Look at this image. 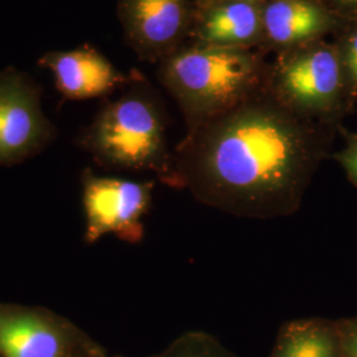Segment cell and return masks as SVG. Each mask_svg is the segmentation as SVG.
I'll list each match as a JSON object with an SVG mask.
<instances>
[{
  "label": "cell",
  "instance_id": "obj_1",
  "mask_svg": "<svg viewBox=\"0 0 357 357\" xmlns=\"http://www.w3.org/2000/svg\"><path fill=\"white\" fill-rule=\"evenodd\" d=\"M335 126L294 113L266 88L199 128L174 153L178 188L234 216L298 211Z\"/></svg>",
  "mask_w": 357,
  "mask_h": 357
},
{
  "label": "cell",
  "instance_id": "obj_2",
  "mask_svg": "<svg viewBox=\"0 0 357 357\" xmlns=\"http://www.w3.org/2000/svg\"><path fill=\"white\" fill-rule=\"evenodd\" d=\"M268 64L255 50L184 44L159 63L158 78L192 131L268 85Z\"/></svg>",
  "mask_w": 357,
  "mask_h": 357
},
{
  "label": "cell",
  "instance_id": "obj_3",
  "mask_svg": "<svg viewBox=\"0 0 357 357\" xmlns=\"http://www.w3.org/2000/svg\"><path fill=\"white\" fill-rule=\"evenodd\" d=\"M78 142L103 166L150 171L178 188L165 116L141 75H131L130 88L115 101L103 105Z\"/></svg>",
  "mask_w": 357,
  "mask_h": 357
},
{
  "label": "cell",
  "instance_id": "obj_4",
  "mask_svg": "<svg viewBox=\"0 0 357 357\" xmlns=\"http://www.w3.org/2000/svg\"><path fill=\"white\" fill-rule=\"evenodd\" d=\"M268 89L294 113L323 125L339 128L351 112L337 50L327 38L277 52Z\"/></svg>",
  "mask_w": 357,
  "mask_h": 357
},
{
  "label": "cell",
  "instance_id": "obj_5",
  "mask_svg": "<svg viewBox=\"0 0 357 357\" xmlns=\"http://www.w3.org/2000/svg\"><path fill=\"white\" fill-rule=\"evenodd\" d=\"M82 187L86 243H94L107 234L128 243H141L144 236L143 217L151 204L153 183L97 176L86 171Z\"/></svg>",
  "mask_w": 357,
  "mask_h": 357
},
{
  "label": "cell",
  "instance_id": "obj_6",
  "mask_svg": "<svg viewBox=\"0 0 357 357\" xmlns=\"http://www.w3.org/2000/svg\"><path fill=\"white\" fill-rule=\"evenodd\" d=\"M41 88L24 72L0 70V166H11L40 153L54 137L41 110Z\"/></svg>",
  "mask_w": 357,
  "mask_h": 357
},
{
  "label": "cell",
  "instance_id": "obj_7",
  "mask_svg": "<svg viewBox=\"0 0 357 357\" xmlns=\"http://www.w3.org/2000/svg\"><path fill=\"white\" fill-rule=\"evenodd\" d=\"M125 40L137 56L160 63L191 35V0H116Z\"/></svg>",
  "mask_w": 357,
  "mask_h": 357
},
{
  "label": "cell",
  "instance_id": "obj_8",
  "mask_svg": "<svg viewBox=\"0 0 357 357\" xmlns=\"http://www.w3.org/2000/svg\"><path fill=\"white\" fill-rule=\"evenodd\" d=\"M38 65L51 70L56 88L68 101L103 97L131 81V76L119 72L90 44L70 51L47 52L38 59Z\"/></svg>",
  "mask_w": 357,
  "mask_h": 357
},
{
  "label": "cell",
  "instance_id": "obj_9",
  "mask_svg": "<svg viewBox=\"0 0 357 357\" xmlns=\"http://www.w3.org/2000/svg\"><path fill=\"white\" fill-rule=\"evenodd\" d=\"M193 43L255 50L262 45V3L252 0H195Z\"/></svg>",
  "mask_w": 357,
  "mask_h": 357
},
{
  "label": "cell",
  "instance_id": "obj_10",
  "mask_svg": "<svg viewBox=\"0 0 357 357\" xmlns=\"http://www.w3.org/2000/svg\"><path fill=\"white\" fill-rule=\"evenodd\" d=\"M340 19L319 0H266L262 3V48L280 52L327 38Z\"/></svg>",
  "mask_w": 357,
  "mask_h": 357
},
{
  "label": "cell",
  "instance_id": "obj_11",
  "mask_svg": "<svg viewBox=\"0 0 357 357\" xmlns=\"http://www.w3.org/2000/svg\"><path fill=\"white\" fill-rule=\"evenodd\" d=\"M3 357H63L64 340L50 320L28 311L0 314Z\"/></svg>",
  "mask_w": 357,
  "mask_h": 357
},
{
  "label": "cell",
  "instance_id": "obj_12",
  "mask_svg": "<svg viewBox=\"0 0 357 357\" xmlns=\"http://www.w3.org/2000/svg\"><path fill=\"white\" fill-rule=\"evenodd\" d=\"M339 340L335 332L315 323L298 324L283 340L278 357H336Z\"/></svg>",
  "mask_w": 357,
  "mask_h": 357
},
{
  "label": "cell",
  "instance_id": "obj_13",
  "mask_svg": "<svg viewBox=\"0 0 357 357\" xmlns=\"http://www.w3.org/2000/svg\"><path fill=\"white\" fill-rule=\"evenodd\" d=\"M332 41L337 50L348 103L352 110L357 102V17L342 20Z\"/></svg>",
  "mask_w": 357,
  "mask_h": 357
},
{
  "label": "cell",
  "instance_id": "obj_14",
  "mask_svg": "<svg viewBox=\"0 0 357 357\" xmlns=\"http://www.w3.org/2000/svg\"><path fill=\"white\" fill-rule=\"evenodd\" d=\"M344 149L335 153L333 158L343 167V169L352 184L357 187V132H349L343 130Z\"/></svg>",
  "mask_w": 357,
  "mask_h": 357
},
{
  "label": "cell",
  "instance_id": "obj_15",
  "mask_svg": "<svg viewBox=\"0 0 357 357\" xmlns=\"http://www.w3.org/2000/svg\"><path fill=\"white\" fill-rule=\"evenodd\" d=\"M339 351L344 357H357V320L347 323L339 331Z\"/></svg>",
  "mask_w": 357,
  "mask_h": 357
},
{
  "label": "cell",
  "instance_id": "obj_16",
  "mask_svg": "<svg viewBox=\"0 0 357 357\" xmlns=\"http://www.w3.org/2000/svg\"><path fill=\"white\" fill-rule=\"evenodd\" d=\"M340 20L357 17V0H319Z\"/></svg>",
  "mask_w": 357,
  "mask_h": 357
},
{
  "label": "cell",
  "instance_id": "obj_17",
  "mask_svg": "<svg viewBox=\"0 0 357 357\" xmlns=\"http://www.w3.org/2000/svg\"><path fill=\"white\" fill-rule=\"evenodd\" d=\"M252 1H259V3H264V1H266V0H252Z\"/></svg>",
  "mask_w": 357,
  "mask_h": 357
}]
</instances>
